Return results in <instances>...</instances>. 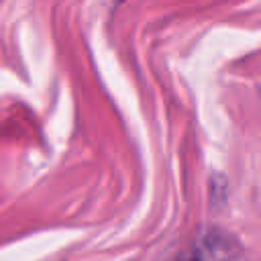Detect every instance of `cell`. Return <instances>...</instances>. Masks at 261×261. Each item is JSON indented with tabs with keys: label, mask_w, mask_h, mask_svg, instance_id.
<instances>
[{
	"label": "cell",
	"mask_w": 261,
	"mask_h": 261,
	"mask_svg": "<svg viewBox=\"0 0 261 261\" xmlns=\"http://www.w3.org/2000/svg\"><path fill=\"white\" fill-rule=\"evenodd\" d=\"M237 255V241L228 232L212 228L198 234L173 261H234Z\"/></svg>",
	"instance_id": "6da1fadb"
}]
</instances>
